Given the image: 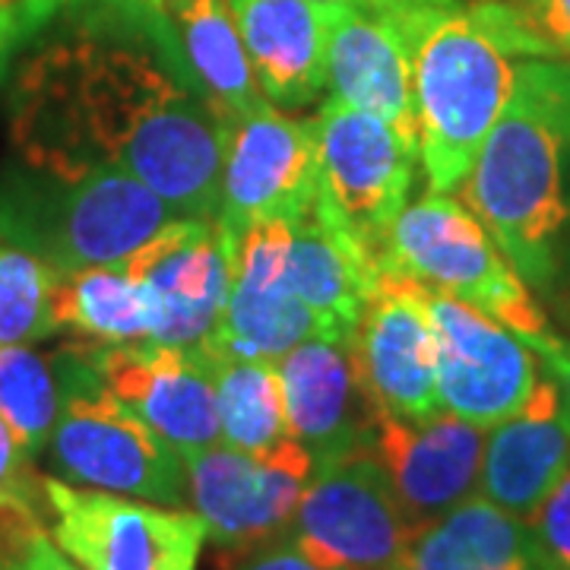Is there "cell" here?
Listing matches in <instances>:
<instances>
[{
  "label": "cell",
  "mask_w": 570,
  "mask_h": 570,
  "mask_svg": "<svg viewBox=\"0 0 570 570\" xmlns=\"http://www.w3.org/2000/svg\"><path fill=\"white\" fill-rule=\"evenodd\" d=\"M10 137L32 168H118L175 216L216 219L225 121L153 0H99L41 45L13 82Z\"/></svg>",
  "instance_id": "obj_1"
},
{
  "label": "cell",
  "mask_w": 570,
  "mask_h": 570,
  "mask_svg": "<svg viewBox=\"0 0 570 570\" xmlns=\"http://www.w3.org/2000/svg\"><path fill=\"white\" fill-rule=\"evenodd\" d=\"M570 149V63L520 61L508 108L482 142L463 204L530 288H546L568 225L564 156Z\"/></svg>",
  "instance_id": "obj_2"
},
{
  "label": "cell",
  "mask_w": 570,
  "mask_h": 570,
  "mask_svg": "<svg viewBox=\"0 0 570 570\" xmlns=\"http://www.w3.org/2000/svg\"><path fill=\"white\" fill-rule=\"evenodd\" d=\"M393 17L412 55L419 165L428 194H453L508 108L517 63L472 7L441 3Z\"/></svg>",
  "instance_id": "obj_3"
},
{
  "label": "cell",
  "mask_w": 570,
  "mask_h": 570,
  "mask_svg": "<svg viewBox=\"0 0 570 570\" xmlns=\"http://www.w3.org/2000/svg\"><path fill=\"white\" fill-rule=\"evenodd\" d=\"M168 219L171 206L118 168L63 175L17 163L0 171V242L58 273L124 264Z\"/></svg>",
  "instance_id": "obj_4"
},
{
  "label": "cell",
  "mask_w": 570,
  "mask_h": 570,
  "mask_svg": "<svg viewBox=\"0 0 570 570\" xmlns=\"http://www.w3.org/2000/svg\"><path fill=\"white\" fill-rule=\"evenodd\" d=\"M55 367L63 403L45 453L58 479L165 508H190L184 456L105 387L92 365V343L61 348Z\"/></svg>",
  "instance_id": "obj_5"
},
{
  "label": "cell",
  "mask_w": 570,
  "mask_h": 570,
  "mask_svg": "<svg viewBox=\"0 0 570 570\" xmlns=\"http://www.w3.org/2000/svg\"><path fill=\"white\" fill-rule=\"evenodd\" d=\"M384 273L479 307L520 340L551 333L530 285L453 194H425L403 206L387 235Z\"/></svg>",
  "instance_id": "obj_6"
},
{
  "label": "cell",
  "mask_w": 570,
  "mask_h": 570,
  "mask_svg": "<svg viewBox=\"0 0 570 570\" xmlns=\"http://www.w3.org/2000/svg\"><path fill=\"white\" fill-rule=\"evenodd\" d=\"M419 156L400 134L326 96L317 115L314 209L365 261L384 273V247L415 181Z\"/></svg>",
  "instance_id": "obj_7"
},
{
  "label": "cell",
  "mask_w": 570,
  "mask_h": 570,
  "mask_svg": "<svg viewBox=\"0 0 570 570\" xmlns=\"http://www.w3.org/2000/svg\"><path fill=\"white\" fill-rule=\"evenodd\" d=\"M45 527L86 570H197L209 530L190 508L41 475Z\"/></svg>",
  "instance_id": "obj_8"
},
{
  "label": "cell",
  "mask_w": 570,
  "mask_h": 570,
  "mask_svg": "<svg viewBox=\"0 0 570 570\" xmlns=\"http://www.w3.org/2000/svg\"><path fill=\"white\" fill-rule=\"evenodd\" d=\"M285 535L326 570H406L415 530L381 463L355 450L317 466Z\"/></svg>",
  "instance_id": "obj_9"
},
{
  "label": "cell",
  "mask_w": 570,
  "mask_h": 570,
  "mask_svg": "<svg viewBox=\"0 0 570 570\" xmlns=\"http://www.w3.org/2000/svg\"><path fill=\"white\" fill-rule=\"evenodd\" d=\"M184 469L187 504L200 513L209 539L228 551H247L285 535L317 463L288 434L264 453L213 444L187 456Z\"/></svg>",
  "instance_id": "obj_10"
},
{
  "label": "cell",
  "mask_w": 570,
  "mask_h": 570,
  "mask_svg": "<svg viewBox=\"0 0 570 570\" xmlns=\"http://www.w3.org/2000/svg\"><path fill=\"white\" fill-rule=\"evenodd\" d=\"M317 197V118H292L266 102L225 124L216 223L235 242L264 219L295 223Z\"/></svg>",
  "instance_id": "obj_11"
},
{
  "label": "cell",
  "mask_w": 570,
  "mask_h": 570,
  "mask_svg": "<svg viewBox=\"0 0 570 570\" xmlns=\"http://www.w3.org/2000/svg\"><path fill=\"white\" fill-rule=\"evenodd\" d=\"M422 292L438 343L441 406L489 431L530 400L539 384L535 352L485 311L434 288Z\"/></svg>",
  "instance_id": "obj_12"
},
{
  "label": "cell",
  "mask_w": 570,
  "mask_h": 570,
  "mask_svg": "<svg viewBox=\"0 0 570 570\" xmlns=\"http://www.w3.org/2000/svg\"><path fill=\"white\" fill-rule=\"evenodd\" d=\"M288 238V219H264L232 242V288L206 348L276 365L314 336H343L285 285Z\"/></svg>",
  "instance_id": "obj_13"
},
{
  "label": "cell",
  "mask_w": 570,
  "mask_h": 570,
  "mask_svg": "<svg viewBox=\"0 0 570 570\" xmlns=\"http://www.w3.org/2000/svg\"><path fill=\"white\" fill-rule=\"evenodd\" d=\"M124 266L156 298L153 343L197 348L216 333L232 288V238L216 219H168Z\"/></svg>",
  "instance_id": "obj_14"
},
{
  "label": "cell",
  "mask_w": 570,
  "mask_h": 570,
  "mask_svg": "<svg viewBox=\"0 0 570 570\" xmlns=\"http://www.w3.org/2000/svg\"><path fill=\"white\" fill-rule=\"evenodd\" d=\"M482 450L485 428L450 412L415 422L377 409L367 434V453L381 463L415 532L479 494Z\"/></svg>",
  "instance_id": "obj_15"
},
{
  "label": "cell",
  "mask_w": 570,
  "mask_h": 570,
  "mask_svg": "<svg viewBox=\"0 0 570 570\" xmlns=\"http://www.w3.org/2000/svg\"><path fill=\"white\" fill-rule=\"evenodd\" d=\"M92 365L105 387L184 460L219 444L216 387L200 348L163 346L153 340L92 343Z\"/></svg>",
  "instance_id": "obj_16"
},
{
  "label": "cell",
  "mask_w": 570,
  "mask_h": 570,
  "mask_svg": "<svg viewBox=\"0 0 570 570\" xmlns=\"http://www.w3.org/2000/svg\"><path fill=\"white\" fill-rule=\"evenodd\" d=\"M352 346L377 409L400 419L441 415L438 343L422 285L384 273L352 326Z\"/></svg>",
  "instance_id": "obj_17"
},
{
  "label": "cell",
  "mask_w": 570,
  "mask_h": 570,
  "mask_svg": "<svg viewBox=\"0 0 570 570\" xmlns=\"http://www.w3.org/2000/svg\"><path fill=\"white\" fill-rule=\"evenodd\" d=\"M285 428L317 466L367 450L377 403L355 358L352 333L314 336L279 362Z\"/></svg>",
  "instance_id": "obj_18"
},
{
  "label": "cell",
  "mask_w": 570,
  "mask_h": 570,
  "mask_svg": "<svg viewBox=\"0 0 570 570\" xmlns=\"http://www.w3.org/2000/svg\"><path fill=\"white\" fill-rule=\"evenodd\" d=\"M330 99L374 115L419 156V121L412 92L409 39L393 13L333 3L326 41Z\"/></svg>",
  "instance_id": "obj_19"
},
{
  "label": "cell",
  "mask_w": 570,
  "mask_h": 570,
  "mask_svg": "<svg viewBox=\"0 0 570 570\" xmlns=\"http://www.w3.org/2000/svg\"><path fill=\"white\" fill-rule=\"evenodd\" d=\"M568 469L570 400L549 374L523 406L485 431L479 498L530 520Z\"/></svg>",
  "instance_id": "obj_20"
},
{
  "label": "cell",
  "mask_w": 570,
  "mask_h": 570,
  "mask_svg": "<svg viewBox=\"0 0 570 570\" xmlns=\"http://www.w3.org/2000/svg\"><path fill=\"white\" fill-rule=\"evenodd\" d=\"M247 61L276 108H305L326 92V41L333 3L228 0Z\"/></svg>",
  "instance_id": "obj_21"
},
{
  "label": "cell",
  "mask_w": 570,
  "mask_h": 570,
  "mask_svg": "<svg viewBox=\"0 0 570 570\" xmlns=\"http://www.w3.org/2000/svg\"><path fill=\"white\" fill-rule=\"evenodd\" d=\"M181 48L184 63L225 124L264 108L269 99L247 61L228 0H153Z\"/></svg>",
  "instance_id": "obj_22"
},
{
  "label": "cell",
  "mask_w": 570,
  "mask_h": 570,
  "mask_svg": "<svg viewBox=\"0 0 570 570\" xmlns=\"http://www.w3.org/2000/svg\"><path fill=\"white\" fill-rule=\"evenodd\" d=\"M406 570H554L527 520L469 498L415 532Z\"/></svg>",
  "instance_id": "obj_23"
},
{
  "label": "cell",
  "mask_w": 570,
  "mask_h": 570,
  "mask_svg": "<svg viewBox=\"0 0 570 570\" xmlns=\"http://www.w3.org/2000/svg\"><path fill=\"white\" fill-rule=\"evenodd\" d=\"M381 269L365 261L340 232L311 209L292 223L285 285L298 302L340 333H352L371 295L381 285Z\"/></svg>",
  "instance_id": "obj_24"
},
{
  "label": "cell",
  "mask_w": 570,
  "mask_h": 570,
  "mask_svg": "<svg viewBox=\"0 0 570 570\" xmlns=\"http://www.w3.org/2000/svg\"><path fill=\"white\" fill-rule=\"evenodd\" d=\"M55 324L92 343H142L156 333V298L124 264L61 273Z\"/></svg>",
  "instance_id": "obj_25"
},
{
  "label": "cell",
  "mask_w": 570,
  "mask_h": 570,
  "mask_svg": "<svg viewBox=\"0 0 570 570\" xmlns=\"http://www.w3.org/2000/svg\"><path fill=\"white\" fill-rule=\"evenodd\" d=\"M204 352L219 412V444L245 453H264L288 438L279 367L273 362L238 358L216 348Z\"/></svg>",
  "instance_id": "obj_26"
},
{
  "label": "cell",
  "mask_w": 570,
  "mask_h": 570,
  "mask_svg": "<svg viewBox=\"0 0 570 570\" xmlns=\"http://www.w3.org/2000/svg\"><path fill=\"white\" fill-rule=\"evenodd\" d=\"M61 403V381L51 358L32 346H0V419L29 456L45 453Z\"/></svg>",
  "instance_id": "obj_27"
},
{
  "label": "cell",
  "mask_w": 570,
  "mask_h": 570,
  "mask_svg": "<svg viewBox=\"0 0 570 570\" xmlns=\"http://www.w3.org/2000/svg\"><path fill=\"white\" fill-rule=\"evenodd\" d=\"M58 269L29 250L0 242V346H32L58 333Z\"/></svg>",
  "instance_id": "obj_28"
},
{
  "label": "cell",
  "mask_w": 570,
  "mask_h": 570,
  "mask_svg": "<svg viewBox=\"0 0 570 570\" xmlns=\"http://www.w3.org/2000/svg\"><path fill=\"white\" fill-rule=\"evenodd\" d=\"M472 10L513 58L570 63V0L475 3Z\"/></svg>",
  "instance_id": "obj_29"
},
{
  "label": "cell",
  "mask_w": 570,
  "mask_h": 570,
  "mask_svg": "<svg viewBox=\"0 0 570 570\" xmlns=\"http://www.w3.org/2000/svg\"><path fill=\"white\" fill-rule=\"evenodd\" d=\"M29 520H45L41 475L32 469L29 450L0 419V532Z\"/></svg>",
  "instance_id": "obj_30"
},
{
  "label": "cell",
  "mask_w": 570,
  "mask_h": 570,
  "mask_svg": "<svg viewBox=\"0 0 570 570\" xmlns=\"http://www.w3.org/2000/svg\"><path fill=\"white\" fill-rule=\"evenodd\" d=\"M0 570H86L51 539L45 520L0 532Z\"/></svg>",
  "instance_id": "obj_31"
},
{
  "label": "cell",
  "mask_w": 570,
  "mask_h": 570,
  "mask_svg": "<svg viewBox=\"0 0 570 570\" xmlns=\"http://www.w3.org/2000/svg\"><path fill=\"white\" fill-rule=\"evenodd\" d=\"M554 570H570V469L527 520Z\"/></svg>",
  "instance_id": "obj_32"
},
{
  "label": "cell",
  "mask_w": 570,
  "mask_h": 570,
  "mask_svg": "<svg viewBox=\"0 0 570 570\" xmlns=\"http://www.w3.org/2000/svg\"><path fill=\"white\" fill-rule=\"evenodd\" d=\"M235 554H238V564L232 570H326L321 564H314L288 535L269 539L257 549L235 551Z\"/></svg>",
  "instance_id": "obj_33"
},
{
  "label": "cell",
  "mask_w": 570,
  "mask_h": 570,
  "mask_svg": "<svg viewBox=\"0 0 570 570\" xmlns=\"http://www.w3.org/2000/svg\"><path fill=\"white\" fill-rule=\"evenodd\" d=\"M58 0H0V67L20 32L39 26L41 17L55 10Z\"/></svg>",
  "instance_id": "obj_34"
},
{
  "label": "cell",
  "mask_w": 570,
  "mask_h": 570,
  "mask_svg": "<svg viewBox=\"0 0 570 570\" xmlns=\"http://www.w3.org/2000/svg\"><path fill=\"white\" fill-rule=\"evenodd\" d=\"M527 346L535 352V358H542L549 374L558 381V387L564 390V396L570 400V343L558 340L554 333H542V336H527Z\"/></svg>",
  "instance_id": "obj_35"
},
{
  "label": "cell",
  "mask_w": 570,
  "mask_h": 570,
  "mask_svg": "<svg viewBox=\"0 0 570 570\" xmlns=\"http://www.w3.org/2000/svg\"><path fill=\"white\" fill-rule=\"evenodd\" d=\"M317 3H343V7H358V10H374V13H400V10L441 7V3H456V0H317Z\"/></svg>",
  "instance_id": "obj_36"
}]
</instances>
